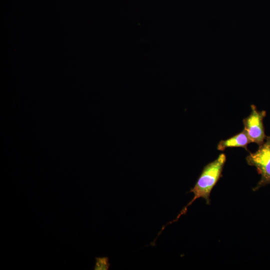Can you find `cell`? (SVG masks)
I'll use <instances>...</instances> for the list:
<instances>
[{"label": "cell", "mask_w": 270, "mask_h": 270, "mask_svg": "<svg viewBox=\"0 0 270 270\" xmlns=\"http://www.w3.org/2000/svg\"><path fill=\"white\" fill-rule=\"evenodd\" d=\"M226 162V154L222 153L216 160L204 166L195 185L188 192L194 194L193 198L183 208L174 220L162 227L160 232L166 226L178 221L182 215L185 214L187 212L188 208L198 198H203L206 200V204H210V193L222 176V172Z\"/></svg>", "instance_id": "1"}, {"label": "cell", "mask_w": 270, "mask_h": 270, "mask_svg": "<svg viewBox=\"0 0 270 270\" xmlns=\"http://www.w3.org/2000/svg\"><path fill=\"white\" fill-rule=\"evenodd\" d=\"M247 164L255 166L261 178L257 185L253 188L255 192L262 186L270 184V136H266L264 142L259 146L254 152H249L246 157Z\"/></svg>", "instance_id": "2"}, {"label": "cell", "mask_w": 270, "mask_h": 270, "mask_svg": "<svg viewBox=\"0 0 270 270\" xmlns=\"http://www.w3.org/2000/svg\"><path fill=\"white\" fill-rule=\"evenodd\" d=\"M250 108V114L242 120L244 130L246 132L251 142L256 143L259 146L264 142L266 137L263 123L266 112L258 110L254 104L251 105Z\"/></svg>", "instance_id": "3"}, {"label": "cell", "mask_w": 270, "mask_h": 270, "mask_svg": "<svg viewBox=\"0 0 270 270\" xmlns=\"http://www.w3.org/2000/svg\"><path fill=\"white\" fill-rule=\"evenodd\" d=\"M250 142L246 132L244 129L240 132L228 139L220 140L218 144L217 149L220 151H224L228 148H242L250 152L248 145Z\"/></svg>", "instance_id": "4"}, {"label": "cell", "mask_w": 270, "mask_h": 270, "mask_svg": "<svg viewBox=\"0 0 270 270\" xmlns=\"http://www.w3.org/2000/svg\"><path fill=\"white\" fill-rule=\"evenodd\" d=\"M94 270H108L110 266L108 258L106 256L96 258Z\"/></svg>", "instance_id": "5"}]
</instances>
